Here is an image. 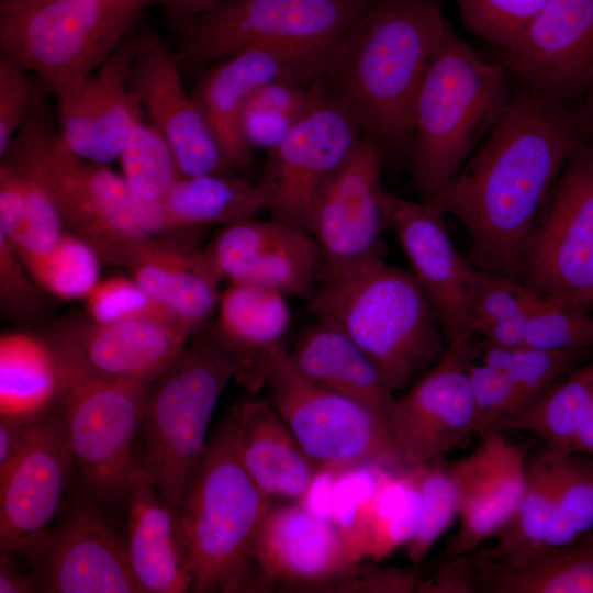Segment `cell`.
<instances>
[{"instance_id":"6da1fadb","label":"cell","mask_w":593,"mask_h":593,"mask_svg":"<svg viewBox=\"0 0 593 593\" xmlns=\"http://www.w3.org/2000/svg\"><path fill=\"white\" fill-rule=\"evenodd\" d=\"M589 136L566 103L525 83L460 171L432 202L467 228L478 269L521 281L538 215Z\"/></svg>"},{"instance_id":"7a4b0ae2","label":"cell","mask_w":593,"mask_h":593,"mask_svg":"<svg viewBox=\"0 0 593 593\" xmlns=\"http://www.w3.org/2000/svg\"><path fill=\"white\" fill-rule=\"evenodd\" d=\"M449 26L436 0H372L336 45L325 91L383 153L411 145L416 97Z\"/></svg>"},{"instance_id":"3957f363","label":"cell","mask_w":593,"mask_h":593,"mask_svg":"<svg viewBox=\"0 0 593 593\" xmlns=\"http://www.w3.org/2000/svg\"><path fill=\"white\" fill-rule=\"evenodd\" d=\"M237 407L208 438L175 511L191 592H262L254 545L271 506L236 449Z\"/></svg>"},{"instance_id":"277c9868","label":"cell","mask_w":593,"mask_h":593,"mask_svg":"<svg viewBox=\"0 0 593 593\" xmlns=\"http://www.w3.org/2000/svg\"><path fill=\"white\" fill-rule=\"evenodd\" d=\"M506 67L482 58L449 26L418 90L412 125V176L434 201L504 112Z\"/></svg>"},{"instance_id":"5b68a950","label":"cell","mask_w":593,"mask_h":593,"mask_svg":"<svg viewBox=\"0 0 593 593\" xmlns=\"http://www.w3.org/2000/svg\"><path fill=\"white\" fill-rule=\"evenodd\" d=\"M318 282L309 298L315 318L347 335L393 393L443 356L440 324L411 271L381 258L351 275Z\"/></svg>"},{"instance_id":"8992f818","label":"cell","mask_w":593,"mask_h":593,"mask_svg":"<svg viewBox=\"0 0 593 593\" xmlns=\"http://www.w3.org/2000/svg\"><path fill=\"white\" fill-rule=\"evenodd\" d=\"M35 179L54 200L65 226L108 262L127 266L152 236L139 227L136 194L123 176L83 159L61 139L42 101L0 156Z\"/></svg>"},{"instance_id":"52a82bcc","label":"cell","mask_w":593,"mask_h":593,"mask_svg":"<svg viewBox=\"0 0 593 593\" xmlns=\"http://www.w3.org/2000/svg\"><path fill=\"white\" fill-rule=\"evenodd\" d=\"M59 373L58 411L69 450L87 494L104 505L127 501L142 465L134 441L142 428L149 387L105 378L80 358L65 325L44 336Z\"/></svg>"},{"instance_id":"ba28073f","label":"cell","mask_w":593,"mask_h":593,"mask_svg":"<svg viewBox=\"0 0 593 593\" xmlns=\"http://www.w3.org/2000/svg\"><path fill=\"white\" fill-rule=\"evenodd\" d=\"M239 363L200 329L181 356L148 388L142 417L143 469L174 512L206 445L209 424Z\"/></svg>"},{"instance_id":"9c48e42d","label":"cell","mask_w":593,"mask_h":593,"mask_svg":"<svg viewBox=\"0 0 593 593\" xmlns=\"http://www.w3.org/2000/svg\"><path fill=\"white\" fill-rule=\"evenodd\" d=\"M145 0H46L0 15L3 55L56 100L82 83L132 31Z\"/></svg>"},{"instance_id":"30bf717a","label":"cell","mask_w":593,"mask_h":593,"mask_svg":"<svg viewBox=\"0 0 593 593\" xmlns=\"http://www.w3.org/2000/svg\"><path fill=\"white\" fill-rule=\"evenodd\" d=\"M269 402L303 450L322 468L402 467L387 419L306 379L279 343L265 356Z\"/></svg>"},{"instance_id":"8fae6325","label":"cell","mask_w":593,"mask_h":593,"mask_svg":"<svg viewBox=\"0 0 593 593\" xmlns=\"http://www.w3.org/2000/svg\"><path fill=\"white\" fill-rule=\"evenodd\" d=\"M365 0H222L183 25L179 56L210 66L266 45L335 47Z\"/></svg>"},{"instance_id":"7c38bea8","label":"cell","mask_w":593,"mask_h":593,"mask_svg":"<svg viewBox=\"0 0 593 593\" xmlns=\"http://www.w3.org/2000/svg\"><path fill=\"white\" fill-rule=\"evenodd\" d=\"M521 281L586 307L593 303V139L564 165L529 236Z\"/></svg>"},{"instance_id":"4fadbf2b","label":"cell","mask_w":593,"mask_h":593,"mask_svg":"<svg viewBox=\"0 0 593 593\" xmlns=\"http://www.w3.org/2000/svg\"><path fill=\"white\" fill-rule=\"evenodd\" d=\"M382 161L381 147L361 135L321 190L309 224L320 250L318 281L351 275L383 258L382 235L391 221Z\"/></svg>"},{"instance_id":"5bb4252c","label":"cell","mask_w":593,"mask_h":593,"mask_svg":"<svg viewBox=\"0 0 593 593\" xmlns=\"http://www.w3.org/2000/svg\"><path fill=\"white\" fill-rule=\"evenodd\" d=\"M362 133L327 93L269 150L257 182L272 219L309 232L316 199Z\"/></svg>"},{"instance_id":"9a60e30c","label":"cell","mask_w":593,"mask_h":593,"mask_svg":"<svg viewBox=\"0 0 593 593\" xmlns=\"http://www.w3.org/2000/svg\"><path fill=\"white\" fill-rule=\"evenodd\" d=\"M335 47L258 46L203 72L192 96L232 170H247L253 163V148L242 133L243 111L253 93L276 81L310 86L324 74Z\"/></svg>"},{"instance_id":"2e32d148","label":"cell","mask_w":593,"mask_h":593,"mask_svg":"<svg viewBox=\"0 0 593 593\" xmlns=\"http://www.w3.org/2000/svg\"><path fill=\"white\" fill-rule=\"evenodd\" d=\"M472 334L447 343L443 356L403 395L394 396L388 424L402 467L438 458L477 434L468 377Z\"/></svg>"},{"instance_id":"e0dca14e","label":"cell","mask_w":593,"mask_h":593,"mask_svg":"<svg viewBox=\"0 0 593 593\" xmlns=\"http://www.w3.org/2000/svg\"><path fill=\"white\" fill-rule=\"evenodd\" d=\"M74 467L57 406L37 421L20 457L0 480L1 552L33 562L60 514Z\"/></svg>"},{"instance_id":"ac0fdd59","label":"cell","mask_w":593,"mask_h":593,"mask_svg":"<svg viewBox=\"0 0 593 593\" xmlns=\"http://www.w3.org/2000/svg\"><path fill=\"white\" fill-rule=\"evenodd\" d=\"M254 557L265 591L340 592L359 563L332 519L298 502L271 504Z\"/></svg>"},{"instance_id":"d6986e66","label":"cell","mask_w":593,"mask_h":593,"mask_svg":"<svg viewBox=\"0 0 593 593\" xmlns=\"http://www.w3.org/2000/svg\"><path fill=\"white\" fill-rule=\"evenodd\" d=\"M90 497L74 502L35 559L37 590L49 593H142L124 542Z\"/></svg>"},{"instance_id":"ffe728a7","label":"cell","mask_w":593,"mask_h":593,"mask_svg":"<svg viewBox=\"0 0 593 593\" xmlns=\"http://www.w3.org/2000/svg\"><path fill=\"white\" fill-rule=\"evenodd\" d=\"M181 63L159 36L143 34L131 90L148 123L169 144L181 176L231 175L199 104L186 90Z\"/></svg>"},{"instance_id":"44dd1931","label":"cell","mask_w":593,"mask_h":593,"mask_svg":"<svg viewBox=\"0 0 593 593\" xmlns=\"http://www.w3.org/2000/svg\"><path fill=\"white\" fill-rule=\"evenodd\" d=\"M214 276L309 299L315 290L320 250L312 235L275 219L225 225L203 253Z\"/></svg>"},{"instance_id":"7402d4cb","label":"cell","mask_w":593,"mask_h":593,"mask_svg":"<svg viewBox=\"0 0 593 593\" xmlns=\"http://www.w3.org/2000/svg\"><path fill=\"white\" fill-rule=\"evenodd\" d=\"M504 66L559 101L593 79V0H551L505 49Z\"/></svg>"},{"instance_id":"603a6c76","label":"cell","mask_w":593,"mask_h":593,"mask_svg":"<svg viewBox=\"0 0 593 593\" xmlns=\"http://www.w3.org/2000/svg\"><path fill=\"white\" fill-rule=\"evenodd\" d=\"M143 34L133 30L82 83L57 99L58 131L78 156L99 165L119 157L135 121L142 116L130 74Z\"/></svg>"},{"instance_id":"cb8c5ba5","label":"cell","mask_w":593,"mask_h":593,"mask_svg":"<svg viewBox=\"0 0 593 593\" xmlns=\"http://www.w3.org/2000/svg\"><path fill=\"white\" fill-rule=\"evenodd\" d=\"M391 228L430 302L447 343L474 334L469 295L473 268L458 254L436 205L389 193Z\"/></svg>"},{"instance_id":"d4e9b609","label":"cell","mask_w":593,"mask_h":593,"mask_svg":"<svg viewBox=\"0 0 593 593\" xmlns=\"http://www.w3.org/2000/svg\"><path fill=\"white\" fill-rule=\"evenodd\" d=\"M80 358L97 373L149 387L183 353L194 335L158 320L101 324L89 318L65 325Z\"/></svg>"},{"instance_id":"484cf974","label":"cell","mask_w":593,"mask_h":593,"mask_svg":"<svg viewBox=\"0 0 593 593\" xmlns=\"http://www.w3.org/2000/svg\"><path fill=\"white\" fill-rule=\"evenodd\" d=\"M481 437L469 455L459 528L446 555H469L494 537L514 513L526 486L529 444H511L497 432Z\"/></svg>"},{"instance_id":"4316f807","label":"cell","mask_w":593,"mask_h":593,"mask_svg":"<svg viewBox=\"0 0 593 593\" xmlns=\"http://www.w3.org/2000/svg\"><path fill=\"white\" fill-rule=\"evenodd\" d=\"M126 267L133 279L193 334L217 309L220 280L203 253L188 244L149 237Z\"/></svg>"},{"instance_id":"83f0119b","label":"cell","mask_w":593,"mask_h":593,"mask_svg":"<svg viewBox=\"0 0 593 593\" xmlns=\"http://www.w3.org/2000/svg\"><path fill=\"white\" fill-rule=\"evenodd\" d=\"M236 407V449L244 468L269 497L298 502L322 467L269 401L253 399Z\"/></svg>"},{"instance_id":"f1b7e54d","label":"cell","mask_w":593,"mask_h":593,"mask_svg":"<svg viewBox=\"0 0 593 593\" xmlns=\"http://www.w3.org/2000/svg\"><path fill=\"white\" fill-rule=\"evenodd\" d=\"M130 564L142 593H184L192 579L175 512L163 501L143 466L127 494Z\"/></svg>"},{"instance_id":"f546056e","label":"cell","mask_w":593,"mask_h":593,"mask_svg":"<svg viewBox=\"0 0 593 593\" xmlns=\"http://www.w3.org/2000/svg\"><path fill=\"white\" fill-rule=\"evenodd\" d=\"M288 353L306 379L369 407L388 422L393 392L374 363L340 329L316 318Z\"/></svg>"},{"instance_id":"4dcf8cb0","label":"cell","mask_w":593,"mask_h":593,"mask_svg":"<svg viewBox=\"0 0 593 593\" xmlns=\"http://www.w3.org/2000/svg\"><path fill=\"white\" fill-rule=\"evenodd\" d=\"M290 324L286 295L247 282H231L221 294L211 333L239 363V378L251 383L265 378V356Z\"/></svg>"},{"instance_id":"1f68e13d","label":"cell","mask_w":593,"mask_h":593,"mask_svg":"<svg viewBox=\"0 0 593 593\" xmlns=\"http://www.w3.org/2000/svg\"><path fill=\"white\" fill-rule=\"evenodd\" d=\"M469 555L478 592L593 593V532L571 544L544 547L517 564Z\"/></svg>"},{"instance_id":"d6a6232c","label":"cell","mask_w":593,"mask_h":593,"mask_svg":"<svg viewBox=\"0 0 593 593\" xmlns=\"http://www.w3.org/2000/svg\"><path fill=\"white\" fill-rule=\"evenodd\" d=\"M59 373L51 345L27 333L0 338V412L38 417L58 403Z\"/></svg>"},{"instance_id":"836d02e7","label":"cell","mask_w":593,"mask_h":593,"mask_svg":"<svg viewBox=\"0 0 593 593\" xmlns=\"http://www.w3.org/2000/svg\"><path fill=\"white\" fill-rule=\"evenodd\" d=\"M592 393L593 360L526 405L501 416L489 432H529L541 440L544 450L569 452L586 417Z\"/></svg>"},{"instance_id":"e575fe53","label":"cell","mask_w":593,"mask_h":593,"mask_svg":"<svg viewBox=\"0 0 593 593\" xmlns=\"http://www.w3.org/2000/svg\"><path fill=\"white\" fill-rule=\"evenodd\" d=\"M64 220L49 193L35 179L0 166V233L21 259L49 251L65 233Z\"/></svg>"},{"instance_id":"d590c367","label":"cell","mask_w":593,"mask_h":593,"mask_svg":"<svg viewBox=\"0 0 593 593\" xmlns=\"http://www.w3.org/2000/svg\"><path fill=\"white\" fill-rule=\"evenodd\" d=\"M557 490L555 455L542 449L527 461L524 493L507 523L494 536L493 548L483 556L517 564L546 547L552 526Z\"/></svg>"},{"instance_id":"8d00e7d4","label":"cell","mask_w":593,"mask_h":593,"mask_svg":"<svg viewBox=\"0 0 593 593\" xmlns=\"http://www.w3.org/2000/svg\"><path fill=\"white\" fill-rule=\"evenodd\" d=\"M174 219L186 230L228 225L265 209L257 183L231 175L181 176L164 199Z\"/></svg>"},{"instance_id":"74e56055","label":"cell","mask_w":593,"mask_h":593,"mask_svg":"<svg viewBox=\"0 0 593 593\" xmlns=\"http://www.w3.org/2000/svg\"><path fill=\"white\" fill-rule=\"evenodd\" d=\"M534 290L522 281L473 269L470 283V324L484 343L514 348L524 345Z\"/></svg>"},{"instance_id":"f35d334b","label":"cell","mask_w":593,"mask_h":593,"mask_svg":"<svg viewBox=\"0 0 593 593\" xmlns=\"http://www.w3.org/2000/svg\"><path fill=\"white\" fill-rule=\"evenodd\" d=\"M469 456L457 461L444 457L413 466L417 470L421 516L414 536L404 546L413 566H419L437 539L458 516L469 472Z\"/></svg>"},{"instance_id":"ab89813d","label":"cell","mask_w":593,"mask_h":593,"mask_svg":"<svg viewBox=\"0 0 593 593\" xmlns=\"http://www.w3.org/2000/svg\"><path fill=\"white\" fill-rule=\"evenodd\" d=\"M419 516L416 468H391L369 508L366 557L378 561L404 547L414 536Z\"/></svg>"},{"instance_id":"60d3db41","label":"cell","mask_w":593,"mask_h":593,"mask_svg":"<svg viewBox=\"0 0 593 593\" xmlns=\"http://www.w3.org/2000/svg\"><path fill=\"white\" fill-rule=\"evenodd\" d=\"M325 96L321 77L310 86L276 81L260 87L243 111L245 141L253 149H273Z\"/></svg>"},{"instance_id":"b9f144b4","label":"cell","mask_w":593,"mask_h":593,"mask_svg":"<svg viewBox=\"0 0 593 593\" xmlns=\"http://www.w3.org/2000/svg\"><path fill=\"white\" fill-rule=\"evenodd\" d=\"M483 349V362L502 370L514 387L513 411L526 405L583 366L593 354L589 348L540 349L526 346L504 348L486 343Z\"/></svg>"},{"instance_id":"7bdbcfd3","label":"cell","mask_w":593,"mask_h":593,"mask_svg":"<svg viewBox=\"0 0 593 593\" xmlns=\"http://www.w3.org/2000/svg\"><path fill=\"white\" fill-rule=\"evenodd\" d=\"M553 455L557 490L546 547L574 542L593 528V456L572 451Z\"/></svg>"},{"instance_id":"ee69618b","label":"cell","mask_w":593,"mask_h":593,"mask_svg":"<svg viewBox=\"0 0 593 593\" xmlns=\"http://www.w3.org/2000/svg\"><path fill=\"white\" fill-rule=\"evenodd\" d=\"M119 157L130 189L146 200H164L181 177L169 144L142 116L135 121Z\"/></svg>"},{"instance_id":"f6af8a7d","label":"cell","mask_w":593,"mask_h":593,"mask_svg":"<svg viewBox=\"0 0 593 593\" xmlns=\"http://www.w3.org/2000/svg\"><path fill=\"white\" fill-rule=\"evenodd\" d=\"M100 260L88 243L66 232L49 251L22 259L36 284L63 300L87 298L99 282Z\"/></svg>"},{"instance_id":"bcb514c9","label":"cell","mask_w":593,"mask_h":593,"mask_svg":"<svg viewBox=\"0 0 593 593\" xmlns=\"http://www.w3.org/2000/svg\"><path fill=\"white\" fill-rule=\"evenodd\" d=\"M523 346L593 350V315L584 306L534 291Z\"/></svg>"},{"instance_id":"7dc6e473","label":"cell","mask_w":593,"mask_h":593,"mask_svg":"<svg viewBox=\"0 0 593 593\" xmlns=\"http://www.w3.org/2000/svg\"><path fill=\"white\" fill-rule=\"evenodd\" d=\"M551 0H457L463 24L499 46H510Z\"/></svg>"},{"instance_id":"c3c4849f","label":"cell","mask_w":593,"mask_h":593,"mask_svg":"<svg viewBox=\"0 0 593 593\" xmlns=\"http://www.w3.org/2000/svg\"><path fill=\"white\" fill-rule=\"evenodd\" d=\"M89 317L101 324L150 318L193 334L159 305L134 279L113 277L99 281L86 298Z\"/></svg>"},{"instance_id":"681fc988","label":"cell","mask_w":593,"mask_h":593,"mask_svg":"<svg viewBox=\"0 0 593 593\" xmlns=\"http://www.w3.org/2000/svg\"><path fill=\"white\" fill-rule=\"evenodd\" d=\"M43 83L27 69L0 57V156L35 108L42 102Z\"/></svg>"},{"instance_id":"f907efd6","label":"cell","mask_w":593,"mask_h":593,"mask_svg":"<svg viewBox=\"0 0 593 593\" xmlns=\"http://www.w3.org/2000/svg\"><path fill=\"white\" fill-rule=\"evenodd\" d=\"M40 288L10 242L0 233V300L2 313L31 322L43 311Z\"/></svg>"},{"instance_id":"816d5d0a","label":"cell","mask_w":593,"mask_h":593,"mask_svg":"<svg viewBox=\"0 0 593 593\" xmlns=\"http://www.w3.org/2000/svg\"><path fill=\"white\" fill-rule=\"evenodd\" d=\"M467 370L477 410V434L482 436L515 409V390L502 370L485 362L475 365L469 360Z\"/></svg>"},{"instance_id":"f5cc1de1","label":"cell","mask_w":593,"mask_h":593,"mask_svg":"<svg viewBox=\"0 0 593 593\" xmlns=\"http://www.w3.org/2000/svg\"><path fill=\"white\" fill-rule=\"evenodd\" d=\"M422 577L417 566L410 568L358 566L340 592L411 593Z\"/></svg>"},{"instance_id":"db71d44e","label":"cell","mask_w":593,"mask_h":593,"mask_svg":"<svg viewBox=\"0 0 593 593\" xmlns=\"http://www.w3.org/2000/svg\"><path fill=\"white\" fill-rule=\"evenodd\" d=\"M419 593H477L478 580L470 555H446L435 573L421 579Z\"/></svg>"},{"instance_id":"11a10c76","label":"cell","mask_w":593,"mask_h":593,"mask_svg":"<svg viewBox=\"0 0 593 593\" xmlns=\"http://www.w3.org/2000/svg\"><path fill=\"white\" fill-rule=\"evenodd\" d=\"M43 416L0 414V480L7 475L20 457L35 424Z\"/></svg>"},{"instance_id":"9f6ffc18","label":"cell","mask_w":593,"mask_h":593,"mask_svg":"<svg viewBox=\"0 0 593 593\" xmlns=\"http://www.w3.org/2000/svg\"><path fill=\"white\" fill-rule=\"evenodd\" d=\"M337 473V470L321 468L298 503L315 514L329 517Z\"/></svg>"},{"instance_id":"6f0895ef","label":"cell","mask_w":593,"mask_h":593,"mask_svg":"<svg viewBox=\"0 0 593 593\" xmlns=\"http://www.w3.org/2000/svg\"><path fill=\"white\" fill-rule=\"evenodd\" d=\"M10 556V553L1 552L0 593H27L38 591L35 577L20 573L15 569Z\"/></svg>"},{"instance_id":"680465c9","label":"cell","mask_w":593,"mask_h":593,"mask_svg":"<svg viewBox=\"0 0 593 593\" xmlns=\"http://www.w3.org/2000/svg\"><path fill=\"white\" fill-rule=\"evenodd\" d=\"M221 1L222 0H167L165 4L170 14L183 26Z\"/></svg>"},{"instance_id":"91938a15","label":"cell","mask_w":593,"mask_h":593,"mask_svg":"<svg viewBox=\"0 0 593 593\" xmlns=\"http://www.w3.org/2000/svg\"><path fill=\"white\" fill-rule=\"evenodd\" d=\"M593 456V393L584 423L579 430L569 452Z\"/></svg>"},{"instance_id":"94428289","label":"cell","mask_w":593,"mask_h":593,"mask_svg":"<svg viewBox=\"0 0 593 593\" xmlns=\"http://www.w3.org/2000/svg\"><path fill=\"white\" fill-rule=\"evenodd\" d=\"M583 103L579 111L574 112L584 133L593 139V79L583 94Z\"/></svg>"},{"instance_id":"6125c7cd","label":"cell","mask_w":593,"mask_h":593,"mask_svg":"<svg viewBox=\"0 0 593 593\" xmlns=\"http://www.w3.org/2000/svg\"><path fill=\"white\" fill-rule=\"evenodd\" d=\"M46 0H0L1 12L29 8Z\"/></svg>"},{"instance_id":"be15d7a7","label":"cell","mask_w":593,"mask_h":593,"mask_svg":"<svg viewBox=\"0 0 593 593\" xmlns=\"http://www.w3.org/2000/svg\"><path fill=\"white\" fill-rule=\"evenodd\" d=\"M366 2L370 3L372 0H365Z\"/></svg>"},{"instance_id":"e7e4bbea","label":"cell","mask_w":593,"mask_h":593,"mask_svg":"<svg viewBox=\"0 0 593 593\" xmlns=\"http://www.w3.org/2000/svg\"><path fill=\"white\" fill-rule=\"evenodd\" d=\"M163 1H164V3H165L167 0H163Z\"/></svg>"}]
</instances>
